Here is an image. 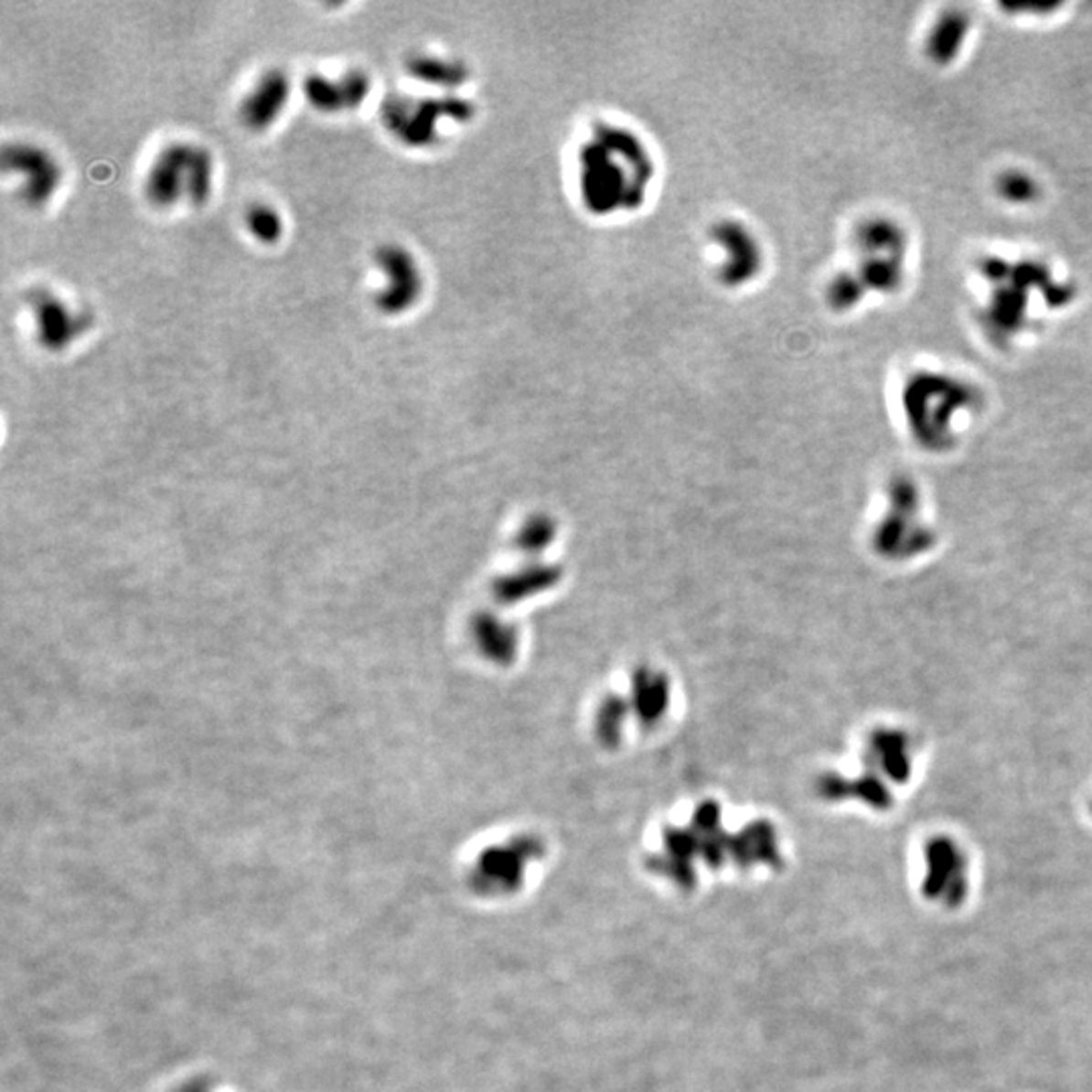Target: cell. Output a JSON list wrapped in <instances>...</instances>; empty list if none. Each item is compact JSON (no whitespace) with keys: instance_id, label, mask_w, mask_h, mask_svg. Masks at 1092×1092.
<instances>
[{"instance_id":"obj_8","label":"cell","mask_w":1092,"mask_h":1092,"mask_svg":"<svg viewBox=\"0 0 1092 1092\" xmlns=\"http://www.w3.org/2000/svg\"><path fill=\"white\" fill-rule=\"evenodd\" d=\"M405 67L411 78L429 85H439V88H457L466 80L464 65L442 59V57L417 55L411 57Z\"/></svg>"},{"instance_id":"obj_6","label":"cell","mask_w":1092,"mask_h":1092,"mask_svg":"<svg viewBox=\"0 0 1092 1092\" xmlns=\"http://www.w3.org/2000/svg\"><path fill=\"white\" fill-rule=\"evenodd\" d=\"M292 81L280 67L267 70L239 105V118L252 132H263L282 116L290 100Z\"/></svg>"},{"instance_id":"obj_2","label":"cell","mask_w":1092,"mask_h":1092,"mask_svg":"<svg viewBox=\"0 0 1092 1092\" xmlns=\"http://www.w3.org/2000/svg\"><path fill=\"white\" fill-rule=\"evenodd\" d=\"M3 168L8 175L21 177L18 197L28 207H43L49 203L63 180L57 158L49 150L31 142L6 144L3 148Z\"/></svg>"},{"instance_id":"obj_7","label":"cell","mask_w":1092,"mask_h":1092,"mask_svg":"<svg viewBox=\"0 0 1092 1092\" xmlns=\"http://www.w3.org/2000/svg\"><path fill=\"white\" fill-rule=\"evenodd\" d=\"M302 90L305 100L318 112L324 113H338L354 110L367 100L370 91L369 75L360 70L347 71L338 80L324 78V75L312 73L304 78Z\"/></svg>"},{"instance_id":"obj_5","label":"cell","mask_w":1092,"mask_h":1092,"mask_svg":"<svg viewBox=\"0 0 1092 1092\" xmlns=\"http://www.w3.org/2000/svg\"><path fill=\"white\" fill-rule=\"evenodd\" d=\"M193 146L195 144L188 142H172L158 152L144 182V193L152 205L168 209L178 200H187Z\"/></svg>"},{"instance_id":"obj_3","label":"cell","mask_w":1092,"mask_h":1092,"mask_svg":"<svg viewBox=\"0 0 1092 1092\" xmlns=\"http://www.w3.org/2000/svg\"><path fill=\"white\" fill-rule=\"evenodd\" d=\"M375 262L385 277V285L375 298L379 312L399 316L413 308L423 294V273L413 253L397 243H387L377 249Z\"/></svg>"},{"instance_id":"obj_10","label":"cell","mask_w":1092,"mask_h":1092,"mask_svg":"<svg viewBox=\"0 0 1092 1092\" xmlns=\"http://www.w3.org/2000/svg\"><path fill=\"white\" fill-rule=\"evenodd\" d=\"M245 227L255 241L273 245L284 235V219L277 209L265 203H253L245 210Z\"/></svg>"},{"instance_id":"obj_4","label":"cell","mask_w":1092,"mask_h":1092,"mask_svg":"<svg viewBox=\"0 0 1092 1092\" xmlns=\"http://www.w3.org/2000/svg\"><path fill=\"white\" fill-rule=\"evenodd\" d=\"M27 304L35 318L37 342L51 352L70 347L91 324L88 314L73 312L70 304L57 298L53 292L31 290L27 295Z\"/></svg>"},{"instance_id":"obj_9","label":"cell","mask_w":1092,"mask_h":1092,"mask_svg":"<svg viewBox=\"0 0 1092 1092\" xmlns=\"http://www.w3.org/2000/svg\"><path fill=\"white\" fill-rule=\"evenodd\" d=\"M213 178H215V162L210 152L203 146H193L190 155V170H188V188H187V203L193 207H203L213 193Z\"/></svg>"},{"instance_id":"obj_1","label":"cell","mask_w":1092,"mask_h":1092,"mask_svg":"<svg viewBox=\"0 0 1092 1092\" xmlns=\"http://www.w3.org/2000/svg\"><path fill=\"white\" fill-rule=\"evenodd\" d=\"M469 105L455 98L417 100L411 95H387L380 105L385 128L407 146L423 148L435 138V123L442 118L466 120Z\"/></svg>"}]
</instances>
